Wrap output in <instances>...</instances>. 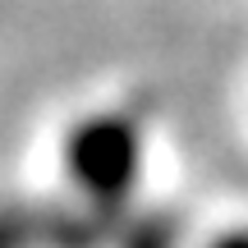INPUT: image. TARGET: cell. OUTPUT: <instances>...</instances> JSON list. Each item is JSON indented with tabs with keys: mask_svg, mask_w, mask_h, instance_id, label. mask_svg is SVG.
I'll return each mask as SVG.
<instances>
[{
	"mask_svg": "<svg viewBox=\"0 0 248 248\" xmlns=\"http://www.w3.org/2000/svg\"><path fill=\"white\" fill-rule=\"evenodd\" d=\"M221 248H248V234H234V239H225Z\"/></svg>",
	"mask_w": 248,
	"mask_h": 248,
	"instance_id": "1",
	"label": "cell"
}]
</instances>
